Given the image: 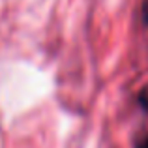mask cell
Returning a JSON list of instances; mask_svg holds the SVG:
<instances>
[{
  "label": "cell",
  "mask_w": 148,
  "mask_h": 148,
  "mask_svg": "<svg viewBox=\"0 0 148 148\" xmlns=\"http://www.w3.org/2000/svg\"><path fill=\"white\" fill-rule=\"evenodd\" d=\"M139 103H141V107L148 112V92H146V90L139 94Z\"/></svg>",
  "instance_id": "obj_1"
},
{
  "label": "cell",
  "mask_w": 148,
  "mask_h": 148,
  "mask_svg": "<svg viewBox=\"0 0 148 148\" xmlns=\"http://www.w3.org/2000/svg\"><path fill=\"white\" fill-rule=\"evenodd\" d=\"M143 19L148 25V0H145V6H143Z\"/></svg>",
  "instance_id": "obj_2"
},
{
  "label": "cell",
  "mask_w": 148,
  "mask_h": 148,
  "mask_svg": "<svg viewBox=\"0 0 148 148\" xmlns=\"http://www.w3.org/2000/svg\"><path fill=\"white\" fill-rule=\"evenodd\" d=\"M137 148H148V137H143L141 141L137 143Z\"/></svg>",
  "instance_id": "obj_3"
}]
</instances>
